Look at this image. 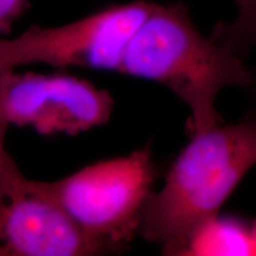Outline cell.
Returning <instances> with one entry per match:
<instances>
[{
    "mask_svg": "<svg viewBox=\"0 0 256 256\" xmlns=\"http://www.w3.org/2000/svg\"><path fill=\"white\" fill-rule=\"evenodd\" d=\"M256 166V118L194 134L144 204L138 232L168 255L190 252L241 179Z\"/></svg>",
    "mask_w": 256,
    "mask_h": 256,
    "instance_id": "1",
    "label": "cell"
},
{
    "mask_svg": "<svg viewBox=\"0 0 256 256\" xmlns=\"http://www.w3.org/2000/svg\"><path fill=\"white\" fill-rule=\"evenodd\" d=\"M119 72L174 92L191 110L192 136L220 124L215 101L224 87L252 82L238 55L197 30L184 2H156L128 44Z\"/></svg>",
    "mask_w": 256,
    "mask_h": 256,
    "instance_id": "2",
    "label": "cell"
},
{
    "mask_svg": "<svg viewBox=\"0 0 256 256\" xmlns=\"http://www.w3.org/2000/svg\"><path fill=\"white\" fill-rule=\"evenodd\" d=\"M153 180L151 148L146 146L46 183L82 232L107 252H115L138 232Z\"/></svg>",
    "mask_w": 256,
    "mask_h": 256,
    "instance_id": "3",
    "label": "cell"
},
{
    "mask_svg": "<svg viewBox=\"0 0 256 256\" xmlns=\"http://www.w3.org/2000/svg\"><path fill=\"white\" fill-rule=\"evenodd\" d=\"M107 250L74 222L48 186L0 153V256H92Z\"/></svg>",
    "mask_w": 256,
    "mask_h": 256,
    "instance_id": "4",
    "label": "cell"
},
{
    "mask_svg": "<svg viewBox=\"0 0 256 256\" xmlns=\"http://www.w3.org/2000/svg\"><path fill=\"white\" fill-rule=\"evenodd\" d=\"M154 6L150 0H133L60 26L31 25L11 40L16 66L40 63L119 72L128 44Z\"/></svg>",
    "mask_w": 256,
    "mask_h": 256,
    "instance_id": "5",
    "label": "cell"
},
{
    "mask_svg": "<svg viewBox=\"0 0 256 256\" xmlns=\"http://www.w3.org/2000/svg\"><path fill=\"white\" fill-rule=\"evenodd\" d=\"M114 100L87 80L66 74L12 72L6 90L10 124L42 136H78L110 119Z\"/></svg>",
    "mask_w": 256,
    "mask_h": 256,
    "instance_id": "6",
    "label": "cell"
},
{
    "mask_svg": "<svg viewBox=\"0 0 256 256\" xmlns=\"http://www.w3.org/2000/svg\"><path fill=\"white\" fill-rule=\"evenodd\" d=\"M238 16L230 24H218L212 38L236 55L256 46V0H234Z\"/></svg>",
    "mask_w": 256,
    "mask_h": 256,
    "instance_id": "7",
    "label": "cell"
},
{
    "mask_svg": "<svg viewBox=\"0 0 256 256\" xmlns=\"http://www.w3.org/2000/svg\"><path fill=\"white\" fill-rule=\"evenodd\" d=\"M31 0H0V36L11 32L16 22L30 6Z\"/></svg>",
    "mask_w": 256,
    "mask_h": 256,
    "instance_id": "8",
    "label": "cell"
},
{
    "mask_svg": "<svg viewBox=\"0 0 256 256\" xmlns=\"http://www.w3.org/2000/svg\"><path fill=\"white\" fill-rule=\"evenodd\" d=\"M16 66H0V153L4 151V142L6 132H8L10 124L8 110H6V90L8 83L14 72Z\"/></svg>",
    "mask_w": 256,
    "mask_h": 256,
    "instance_id": "9",
    "label": "cell"
},
{
    "mask_svg": "<svg viewBox=\"0 0 256 256\" xmlns=\"http://www.w3.org/2000/svg\"><path fill=\"white\" fill-rule=\"evenodd\" d=\"M12 66L17 68L12 54L11 40L0 37V66Z\"/></svg>",
    "mask_w": 256,
    "mask_h": 256,
    "instance_id": "10",
    "label": "cell"
},
{
    "mask_svg": "<svg viewBox=\"0 0 256 256\" xmlns=\"http://www.w3.org/2000/svg\"><path fill=\"white\" fill-rule=\"evenodd\" d=\"M252 84L254 86V87L256 88V72L254 74V75H252Z\"/></svg>",
    "mask_w": 256,
    "mask_h": 256,
    "instance_id": "11",
    "label": "cell"
}]
</instances>
